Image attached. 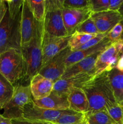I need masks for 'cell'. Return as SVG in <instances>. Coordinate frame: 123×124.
Here are the masks:
<instances>
[{"label":"cell","instance_id":"6da1fadb","mask_svg":"<svg viewBox=\"0 0 123 124\" xmlns=\"http://www.w3.org/2000/svg\"><path fill=\"white\" fill-rule=\"evenodd\" d=\"M82 89L89 102V110L86 113L106 110L107 106L117 103L109 79L108 71H103L95 76Z\"/></svg>","mask_w":123,"mask_h":124},{"label":"cell","instance_id":"7a4b0ae2","mask_svg":"<svg viewBox=\"0 0 123 124\" xmlns=\"http://www.w3.org/2000/svg\"><path fill=\"white\" fill-rule=\"evenodd\" d=\"M43 31V23L36 21L33 38L28 43L21 46L20 51L24 64V81H30L41 69Z\"/></svg>","mask_w":123,"mask_h":124},{"label":"cell","instance_id":"3957f363","mask_svg":"<svg viewBox=\"0 0 123 124\" xmlns=\"http://www.w3.org/2000/svg\"><path fill=\"white\" fill-rule=\"evenodd\" d=\"M20 16L21 13L16 18H10L7 9L0 24V54L10 49L20 50Z\"/></svg>","mask_w":123,"mask_h":124},{"label":"cell","instance_id":"277c9868","mask_svg":"<svg viewBox=\"0 0 123 124\" xmlns=\"http://www.w3.org/2000/svg\"><path fill=\"white\" fill-rule=\"evenodd\" d=\"M0 74L12 85L24 78V64L21 51L10 49L0 54Z\"/></svg>","mask_w":123,"mask_h":124},{"label":"cell","instance_id":"5b68a950","mask_svg":"<svg viewBox=\"0 0 123 124\" xmlns=\"http://www.w3.org/2000/svg\"><path fill=\"white\" fill-rule=\"evenodd\" d=\"M63 0H46L43 30L44 32L57 37L69 36L63 20Z\"/></svg>","mask_w":123,"mask_h":124},{"label":"cell","instance_id":"8992f818","mask_svg":"<svg viewBox=\"0 0 123 124\" xmlns=\"http://www.w3.org/2000/svg\"><path fill=\"white\" fill-rule=\"evenodd\" d=\"M12 99L3 107L2 116L10 120L23 118V108L26 104L32 102V94L30 85L16 84Z\"/></svg>","mask_w":123,"mask_h":124},{"label":"cell","instance_id":"52a82bcc","mask_svg":"<svg viewBox=\"0 0 123 124\" xmlns=\"http://www.w3.org/2000/svg\"><path fill=\"white\" fill-rule=\"evenodd\" d=\"M123 52V39L113 42L99 54L95 65V76L103 71H110L115 68Z\"/></svg>","mask_w":123,"mask_h":124},{"label":"cell","instance_id":"ba28073f","mask_svg":"<svg viewBox=\"0 0 123 124\" xmlns=\"http://www.w3.org/2000/svg\"><path fill=\"white\" fill-rule=\"evenodd\" d=\"M74 113L76 112L71 110H54L43 108L37 106L32 102L24 107L23 118L54 123L63 115Z\"/></svg>","mask_w":123,"mask_h":124},{"label":"cell","instance_id":"9c48e42d","mask_svg":"<svg viewBox=\"0 0 123 124\" xmlns=\"http://www.w3.org/2000/svg\"><path fill=\"white\" fill-rule=\"evenodd\" d=\"M71 52L69 47H68L41 68L39 73L53 82H56L61 78L66 70L65 60Z\"/></svg>","mask_w":123,"mask_h":124},{"label":"cell","instance_id":"30bf717a","mask_svg":"<svg viewBox=\"0 0 123 124\" xmlns=\"http://www.w3.org/2000/svg\"><path fill=\"white\" fill-rule=\"evenodd\" d=\"M71 35L64 37L52 36L43 31L42 39V62L43 67L53 57L68 47V42Z\"/></svg>","mask_w":123,"mask_h":124},{"label":"cell","instance_id":"8fae6325","mask_svg":"<svg viewBox=\"0 0 123 124\" xmlns=\"http://www.w3.org/2000/svg\"><path fill=\"white\" fill-rule=\"evenodd\" d=\"M36 21L34 18L28 4L27 0H24L21 10L20 23V46L31 41L36 30Z\"/></svg>","mask_w":123,"mask_h":124},{"label":"cell","instance_id":"7c38bea8","mask_svg":"<svg viewBox=\"0 0 123 124\" xmlns=\"http://www.w3.org/2000/svg\"><path fill=\"white\" fill-rule=\"evenodd\" d=\"M95 77V71L85 73L66 79H60L54 82L53 91L68 95L72 90L82 88L85 84Z\"/></svg>","mask_w":123,"mask_h":124},{"label":"cell","instance_id":"4fadbf2b","mask_svg":"<svg viewBox=\"0 0 123 124\" xmlns=\"http://www.w3.org/2000/svg\"><path fill=\"white\" fill-rule=\"evenodd\" d=\"M62 16L65 29L69 35L75 32L76 27L89 18L91 15L90 9H71L63 8Z\"/></svg>","mask_w":123,"mask_h":124},{"label":"cell","instance_id":"5bb4252c","mask_svg":"<svg viewBox=\"0 0 123 124\" xmlns=\"http://www.w3.org/2000/svg\"><path fill=\"white\" fill-rule=\"evenodd\" d=\"M122 17L118 12L110 10L92 13L90 15L100 33L109 32L113 27L120 23Z\"/></svg>","mask_w":123,"mask_h":124},{"label":"cell","instance_id":"9a60e30c","mask_svg":"<svg viewBox=\"0 0 123 124\" xmlns=\"http://www.w3.org/2000/svg\"><path fill=\"white\" fill-rule=\"evenodd\" d=\"M39 107L54 110H69L68 95L53 91L47 97L33 101Z\"/></svg>","mask_w":123,"mask_h":124},{"label":"cell","instance_id":"2e32d148","mask_svg":"<svg viewBox=\"0 0 123 124\" xmlns=\"http://www.w3.org/2000/svg\"><path fill=\"white\" fill-rule=\"evenodd\" d=\"M54 84V82L53 81L45 78L39 73L36 74L30 81L33 99L37 100L49 96L53 92Z\"/></svg>","mask_w":123,"mask_h":124},{"label":"cell","instance_id":"e0dca14e","mask_svg":"<svg viewBox=\"0 0 123 124\" xmlns=\"http://www.w3.org/2000/svg\"><path fill=\"white\" fill-rule=\"evenodd\" d=\"M101 52L89 56L80 61L66 68L60 79H66L85 73L95 71V65L97 58Z\"/></svg>","mask_w":123,"mask_h":124},{"label":"cell","instance_id":"ac0fdd59","mask_svg":"<svg viewBox=\"0 0 123 124\" xmlns=\"http://www.w3.org/2000/svg\"><path fill=\"white\" fill-rule=\"evenodd\" d=\"M112 44L111 41L108 39L107 37H105L102 41L99 42L96 46L90 48H87L82 50H77L74 52H71L65 60V65L66 67H68L80 61L82 59L94 54L95 53L101 52L104 50L106 48L110 46Z\"/></svg>","mask_w":123,"mask_h":124},{"label":"cell","instance_id":"d6986e66","mask_svg":"<svg viewBox=\"0 0 123 124\" xmlns=\"http://www.w3.org/2000/svg\"><path fill=\"white\" fill-rule=\"evenodd\" d=\"M69 110L77 113L86 114L89 110V102L82 88H74L68 94Z\"/></svg>","mask_w":123,"mask_h":124},{"label":"cell","instance_id":"ffe728a7","mask_svg":"<svg viewBox=\"0 0 123 124\" xmlns=\"http://www.w3.org/2000/svg\"><path fill=\"white\" fill-rule=\"evenodd\" d=\"M108 78L116 101L122 106L123 105V72L114 68L108 71Z\"/></svg>","mask_w":123,"mask_h":124},{"label":"cell","instance_id":"44dd1931","mask_svg":"<svg viewBox=\"0 0 123 124\" xmlns=\"http://www.w3.org/2000/svg\"><path fill=\"white\" fill-rule=\"evenodd\" d=\"M14 87L0 74V109L10 101L14 92Z\"/></svg>","mask_w":123,"mask_h":124},{"label":"cell","instance_id":"7402d4cb","mask_svg":"<svg viewBox=\"0 0 123 124\" xmlns=\"http://www.w3.org/2000/svg\"><path fill=\"white\" fill-rule=\"evenodd\" d=\"M86 124H117L106 110L85 114Z\"/></svg>","mask_w":123,"mask_h":124},{"label":"cell","instance_id":"603a6c76","mask_svg":"<svg viewBox=\"0 0 123 124\" xmlns=\"http://www.w3.org/2000/svg\"><path fill=\"white\" fill-rule=\"evenodd\" d=\"M27 2L35 20L43 23L45 15L46 0H27Z\"/></svg>","mask_w":123,"mask_h":124},{"label":"cell","instance_id":"cb8c5ba5","mask_svg":"<svg viewBox=\"0 0 123 124\" xmlns=\"http://www.w3.org/2000/svg\"><path fill=\"white\" fill-rule=\"evenodd\" d=\"M96 35L75 31L72 35H71V37L69 39L68 47L72 52H74L77 48L95 37Z\"/></svg>","mask_w":123,"mask_h":124},{"label":"cell","instance_id":"d4e9b609","mask_svg":"<svg viewBox=\"0 0 123 124\" xmlns=\"http://www.w3.org/2000/svg\"><path fill=\"white\" fill-rule=\"evenodd\" d=\"M54 124H86L85 114L74 113L62 116Z\"/></svg>","mask_w":123,"mask_h":124},{"label":"cell","instance_id":"484cf974","mask_svg":"<svg viewBox=\"0 0 123 124\" xmlns=\"http://www.w3.org/2000/svg\"><path fill=\"white\" fill-rule=\"evenodd\" d=\"M75 31L90 35H97L100 33L98 31L95 23L90 17L80 24L76 27Z\"/></svg>","mask_w":123,"mask_h":124},{"label":"cell","instance_id":"4316f807","mask_svg":"<svg viewBox=\"0 0 123 124\" xmlns=\"http://www.w3.org/2000/svg\"><path fill=\"white\" fill-rule=\"evenodd\" d=\"M106 111L117 124H123L122 107L118 103L107 106L106 108Z\"/></svg>","mask_w":123,"mask_h":124},{"label":"cell","instance_id":"83f0119b","mask_svg":"<svg viewBox=\"0 0 123 124\" xmlns=\"http://www.w3.org/2000/svg\"><path fill=\"white\" fill-rule=\"evenodd\" d=\"M24 0H7L6 1L10 18H16L21 13Z\"/></svg>","mask_w":123,"mask_h":124},{"label":"cell","instance_id":"f1b7e54d","mask_svg":"<svg viewBox=\"0 0 123 124\" xmlns=\"http://www.w3.org/2000/svg\"><path fill=\"white\" fill-rule=\"evenodd\" d=\"M63 6L71 9H90L89 0H63Z\"/></svg>","mask_w":123,"mask_h":124},{"label":"cell","instance_id":"f546056e","mask_svg":"<svg viewBox=\"0 0 123 124\" xmlns=\"http://www.w3.org/2000/svg\"><path fill=\"white\" fill-rule=\"evenodd\" d=\"M89 2L92 13H98L109 10V0H89Z\"/></svg>","mask_w":123,"mask_h":124},{"label":"cell","instance_id":"4dcf8cb0","mask_svg":"<svg viewBox=\"0 0 123 124\" xmlns=\"http://www.w3.org/2000/svg\"><path fill=\"white\" fill-rule=\"evenodd\" d=\"M123 32V25L120 23H119L109 31L106 37L108 38V39L110 41H111L113 43V42H116L118 40L121 39Z\"/></svg>","mask_w":123,"mask_h":124},{"label":"cell","instance_id":"1f68e13d","mask_svg":"<svg viewBox=\"0 0 123 124\" xmlns=\"http://www.w3.org/2000/svg\"><path fill=\"white\" fill-rule=\"evenodd\" d=\"M108 32L106 33H99L98 35H96V36L94 38H93L92 39H91L90 40H89L88 42H87L86 43L84 44V45L82 46L81 47H80L79 48H77L75 51L77 50H85L87 48H90V47H92L94 46H96V44L99 43V42H101L106 36H107Z\"/></svg>","mask_w":123,"mask_h":124},{"label":"cell","instance_id":"d6a6232c","mask_svg":"<svg viewBox=\"0 0 123 124\" xmlns=\"http://www.w3.org/2000/svg\"><path fill=\"white\" fill-rule=\"evenodd\" d=\"M12 124H54V123L45 121H35V120H29L24 118L19 119L11 120Z\"/></svg>","mask_w":123,"mask_h":124},{"label":"cell","instance_id":"836d02e7","mask_svg":"<svg viewBox=\"0 0 123 124\" xmlns=\"http://www.w3.org/2000/svg\"><path fill=\"white\" fill-rule=\"evenodd\" d=\"M123 2V0H110L109 1V10L118 12Z\"/></svg>","mask_w":123,"mask_h":124},{"label":"cell","instance_id":"e575fe53","mask_svg":"<svg viewBox=\"0 0 123 124\" xmlns=\"http://www.w3.org/2000/svg\"><path fill=\"white\" fill-rule=\"evenodd\" d=\"M7 9H8V8H7V5L6 1L2 0L1 4H0V24H1L2 19L6 15Z\"/></svg>","mask_w":123,"mask_h":124},{"label":"cell","instance_id":"d590c367","mask_svg":"<svg viewBox=\"0 0 123 124\" xmlns=\"http://www.w3.org/2000/svg\"><path fill=\"white\" fill-rule=\"evenodd\" d=\"M115 68L119 71L123 72V52L121 54L120 56L118 59V62L116 65Z\"/></svg>","mask_w":123,"mask_h":124},{"label":"cell","instance_id":"8d00e7d4","mask_svg":"<svg viewBox=\"0 0 123 124\" xmlns=\"http://www.w3.org/2000/svg\"><path fill=\"white\" fill-rule=\"evenodd\" d=\"M0 124H12V121L10 119L3 117L2 115L0 113Z\"/></svg>","mask_w":123,"mask_h":124},{"label":"cell","instance_id":"74e56055","mask_svg":"<svg viewBox=\"0 0 123 124\" xmlns=\"http://www.w3.org/2000/svg\"><path fill=\"white\" fill-rule=\"evenodd\" d=\"M118 12L122 16H123V2L122 3L121 6L120 8H119V10H118Z\"/></svg>","mask_w":123,"mask_h":124},{"label":"cell","instance_id":"f35d334b","mask_svg":"<svg viewBox=\"0 0 123 124\" xmlns=\"http://www.w3.org/2000/svg\"><path fill=\"white\" fill-rule=\"evenodd\" d=\"M120 23L122 24V25H123V16L122 17V19H121V21H120ZM121 39H123V35H122Z\"/></svg>","mask_w":123,"mask_h":124},{"label":"cell","instance_id":"ab89813d","mask_svg":"<svg viewBox=\"0 0 123 124\" xmlns=\"http://www.w3.org/2000/svg\"><path fill=\"white\" fill-rule=\"evenodd\" d=\"M122 107V110H123V105L121 106Z\"/></svg>","mask_w":123,"mask_h":124},{"label":"cell","instance_id":"60d3db41","mask_svg":"<svg viewBox=\"0 0 123 124\" xmlns=\"http://www.w3.org/2000/svg\"><path fill=\"white\" fill-rule=\"evenodd\" d=\"M1 1H2V0H0V4H1Z\"/></svg>","mask_w":123,"mask_h":124}]
</instances>
